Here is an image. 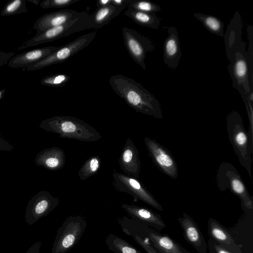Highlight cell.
<instances>
[{"mask_svg":"<svg viewBox=\"0 0 253 253\" xmlns=\"http://www.w3.org/2000/svg\"><path fill=\"white\" fill-rule=\"evenodd\" d=\"M109 83L116 93L135 111L157 119L163 118L158 100L140 83L121 74L111 76Z\"/></svg>","mask_w":253,"mask_h":253,"instance_id":"6da1fadb","label":"cell"},{"mask_svg":"<svg viewBox=\"0 0 253 253\" xmlns=\"http://www.w3.org/2000/svg\"><path fill=\"white\" fill-rule=\"evenodd\" d=\"M39 126L62 138L93 142L101 138L99 132L89 124L72 116H55L42 121Z\"/></svg>","mask_w":253,"mask_h":253,"instance_id":"7a4b0ae2","label":"cell"},{"mask_svg":"<svg viewBox=\"0 0 253 253\" xmlns=\"http://www.w3.org/2000/svg\"><path fill=\"white\" fill-rule=\"evenodd\" d=\"M226 122L229 140L240 164L247 170L252 180V143L244 127L242 118L238 112L233 111L227 115Z\"/></svg>","mask_w":253,"mask_h":253,"instance_id":"3957f363","label":"cell"},{"mask_svg":"<svg viewBox=\"0 0 253 253\" xmlns=\"http://www.w3.org/2000/svg\"><path fill=\"white\" fill-rule=\"evenodd\" d=\"M91 28H93L92 15L86 11L81 12L78 17L67 23L35 35L32 39L24 42L18 49L52 42L69 36L72 34Z\"/></svg>","mask_w":253,"mask_h":253,"instance_id":"277c9868","label":"cell"},{"mask_svg":"<svg viewBox=\"0 0 253 253\" xmlns=\"http://www.w3.org/2000/svg\"><path fill=\"white\" fill-rule=\"evenodd\" d=\"M215 181L221 191L229 190L241 200L245 208L253 210V197L234 165L228 162L221 163L217 170Z\"/></svg>","mask_w":253,"mask_h":253,"instance_id":"5b68a950","label":"cell"},{"mask_svg":"<svg viewBox=\"0 0 253 253\" xmlns=\"http://www.w3.org/2000/svg\"><path fill=\"white\" fill-rule=\"evenodd\" d=\"M85 217L70 215L57 230L51 253H66L79 242L86 227Z\"/></svg>","mask_w":253,"mask_h":253,"instance_id":"8992f818","label":"cell"},{"mask_svg":"<svg viewBox=\"0 0 253 253\" xmlns=\"http://www.w3.org/2000/svg\"><path fill=\"white\" fill-rule=\"evenodd\" d=\"M112 177V185L116 191L129 194L135 201L139 200L158 211H163L161 204L138 179L115 170Z\"/></svg>","mask_w":253,"mask_h":253,"instance_id":"52a82bcc","label":"cell"},{"mask_svg":"<svg viewBox=\"0 0 253 253\" xmlns=\"http://www.w3.org/2000/svg\"><path fill=\"white\" fill-rule=\"evenodd\" d=\"M96 34V31H93L78 37L75 40L59 47L41 61L29 66L27 70L34 71L65 61L88 46L94 39Z\"/></svg>","mask_w":253,"mask_h":253,"instance_id":"ba28073f","label":"cell"},{"mask_svg":"<svg viewBox=\"0 0 253 253\" xmlns=\"http://www.w3.org/2000/svg\"><path fill=\"white\" fill-rule=\"evenodd\" d=\"M122 35L124 44L130 57L144 70H146V53L155 49L154 42L138 32L126 27L123 28Z\"/></svg>","mask_w":253,"mask_h":253,"instance_id":"9c48e42d","label":"cell"},{"mask_svg":"<svg viewBox=\"0 0 253 253\" xmlns=\"http://www.w3.org/2000/svg\"><path fill=\"white\" fill-rule=\"evenodd\" d=\"M134 233L141 237H146L159 253H191L169 236L161 234L138 220L135 223Z\"/></svg>","mask_w":253,"mask_h":253,"instance_id":"30bf717a","label":"cell"},{"mask_svg":"<svg viewBox=\"0 0 253 253\" xmlns=\"http://www.w3.org/2000/svg\"><path fill=\"white\" fill-rule=\"evenodd\" d=\"M58 198L47 191H40L29 200L26 209L25 218L28 225H32L46 216L59 205Z\"/></svg>","mask_w":253,"mask_h":253,"instance_id":"8fae6325","label":"cell"},{"mask_svg":"<svg viewBox=\"0 0 253 253\" xmlns=\"http://www.w3.org/2000/svg\"><path fill=\"white\" fill-rule=\"evenodd\" d=\"M149 155L156 167L163 173L175 179L178 171L176 162L171 153L154 139L144 138Z\"/></svg>","mask_w":253,"mask_h":253,"instance_id":"7c38bea8","label":"cell"},{"mask_svg":"<svg viewBox=\"0 0 253 253\" xmlns=\"http://www.w3.org/2000/svg\"><path fill=\"white\" fill-rule=\"evenodd\" d=\"M234 50L232 64L229 66V71L233 81V85L239 91L244 90L246 93L252 92L249 85L248 58L244 47Z\"/></svg>","mask_w":253,"mask_h":253,"instance_id":"4fadbf2b","label":"cell"},{"mask_svg":"<svg viewBox=\"0 0 253 253\" xmlns=\"http://www.w3.org/2000/svg\"><path fill=\"white\" fill-rule=\"evenodd\" d=\"M177 221L183 229V236L199 253H208V246L203 234L196 221L187 213L184 212Z\"/></svg>","mask_w":253,"mask_h":253,"instance_id":"5bb4252c","label":"cell"},{"mask_svg":"<svg viewBox=\"0 0 253 253\" xmlns=\"http://www.w3.org/2000/svg\"><path fill=\"white\" fill-rule=\"evenodd\" d=\"M121 169L126 175L138 179L141 169L139 151L133 141L128 137L118 160Z\"/></svg>","mask_w":253,"mask_h":253,"instance_id":"9a60e30c","label":"cell"},{"mask_svg":"<svg viewBox=\"0 0 253 253\" xmlns=\"http://www.w3.org/2000/svg\"><path fill=\"white\" fill-rule=\"evenodd\" d=\"M81 13L76 10L64 9L43 15L34 23L33 29L37 31L35 35L62 25L78 17Z\"/></svg>","mask_w":253,"mask_h":253,"instance_id":"2e32d148","label":"cell"},{"mask_svg":"<svg viewBox=\"0 0 253 253\" xmlns=\"http://www.w3.org/2000/svg\"><path fill=\"white\" fill-rule=\"evenodd\" d=\"M168 36L163 45V59L165 64L170 69H176L182 56L178 33L174 26L163 27Z\"/></svg>","mask_w":253,"mask_h":253,"instance_id":"e0dca14e","label":"cell"},{"mask_svg":"<svg viewBox=\"0 0 253 253\" xmlns=\"http://www.w3.org/2000/svg\"><path fill=\"white\" fill-rule=\"evenodd\" d=\"M121 208L132 219L138 220L158 231H161L166 225L161 215L147 208L134 205L123 204Z\"/></svg>","mask_w":253,"mask_h":253,"instance_id":"ac0fdd59","label":"cell"},{"mask_svg":"<svg viewBox=\"0 0 253 253\" xmlns=\"http://www.w3.org/2000/svg\"><path fill=\"white\" fill-rule=\"evenodd\" d=\"M59 47L53 46H46L19 54L11 58L8 65L13 68H27L29 66L41 61L57 50Z\"/></svg>","mask_w":253,"mask_h":253,"instance_id":"d6986e66","label":"cell"},{"mask_svg":"<svg viewBox=\"0 0 253 253\" xmlns=\"http://www.w3.org/2000/svg\"><path fill=\"white\" fill-rule=\"evenodd\" d=\"M208 231L210 238L232 253H242L231 234L218 221L210 218L208 221Z\"/></svg>","mask_w":253,"mask_h":253,"instance_id":"ffe728a7","label":"cell"},{"mask_svg":"<svg viewBox=\"0 0 253 253\" xmlns=\"http://www.w3.org/2000/svg\"><path fill=\"white\" fill-rule=\"evenodd\" d=\"M35 162L36 165L50 170L61 169L65 164V154L57 147L45 148L37 155Z\"/></svg>","mask_w":253,"mask_h":253,"instance_id":"44dd1931","label":"cell"},{"mask_svg":"<svg viewBox=\"0 0 253 253\" xmlns=\"http://www.w3.org/2000/svg\"><path fill=\"white\" fill-rule=\"evenodd\" d=\"M126 7L117 6L111 4L97 7L92 15L93 28L100 29L108 24L113 19L118 16Z\"/></svg>","mask_w":253,"mask_h":253,"instance_id":"7402d4cb","label":"cell"},{"mask_svg":"<svg viewBox=\"0 0 253 253\" xmlns=\"http://www.w3.org/2000/svg\"><path fill=\"white\" fill-rule=\"evenodd\" d=\"M125 14L137 24L153 29H159L161 19L155 13L139 11L127 7Z\"/></svg>","mask_w":253,"mask_h":253,"instance_id":"603a6c76","label":"cell"},{"mask_svg":"<svg viewBox=\"0 0 253 253\" xmlns=\"http://www.w3.org/2000/svg\"><path fill=\"white\" fill-rule=\"evenodd\" d=\"M105 244L114 253H143L126 240L110 233L106 238Z\"/></svg>","mask_w":253,"mask_h":253,"instance_id":"cb8c5ba5","label":"cell"},{"mask_svg":"<svg viewBox=\"0 0 253 253\" xmlns=\"http://www.w3.org/2000/svg\"><path fill=\"white\" fill-rule=\"evenodd\" d=\"M194 17L200 21L210 32L220 37L224 35V23L217 17L200 13H194Z\"/></svg>","mask_w":253,"mask_h":253,"instance_id":"d4e9b609","label":"cell"},{"mask_svg":"<svg viewBox=\"0 0 253 253\" xmlns=\"http://www.w3.org/2000/svg\"><path fill=\"white\" fill-rule=\"evenodd\" d=\"M101 165V159L98 156H91L87 159L79 170L78 176L80 179L84 180L96 174Z\"/></svg>","mask_w":253,"mask_h":253,"instance_id":"484cf974","label":"cell"},{"mask_svg":"<svg viewBox=\"0 0 253 253\" xmlns=\"http://www.w3.org/2000/svg\"><path fill=\"white\" fill-rule=\"evenodd\" d=\"M127 7L149 13H156L161 10V7L159 4L151 1L142 0H131Z\"/></svg>","mask_w":253,"mask_h":253,"instance_id":"4316f807","label":"cell"},{"mask_svg":"<svg viewBox=\"0 0 253 253\" xmlns=\"http://www.w3.org/2000/svg\"><path fill=\"white\" fill-rule=\"evenodd\" d=\"M70 79V76L66 74H53L43 78L41 81V84L44 85L59 87L65 85Z\"/></svg>","mask_w":253,"mask_h":253,"instance_id":"83f0119b","label":"cell"},{"mask_svg":"<svg viewBox=\"0 0 253 253\" xmlns=\"http://www.w3.org/2000/svg\"><path fill=\"white\" fill-rule=\"evenodd\" d=\"M24 9L26 10L25 1L14 0L7 4L3 7L0 14L2 16L10 15L24 12Z\"/></svg>","mask_w":253,"mask_h":253,"instance_id":"f1b7e54d","label":"cell"},{"mask_svg":"<svg viewBox=\"0 0 253 253\" xmlns=\"http://www.w3.org/2000/svg\"><path fill=\"white\" fill-rule=\"evenodd\" d=\"M80 0H45L40 4L43 8H65Z\"/></svg>","mask_w":253,"mask_h":253,"instance_id":"f546056e","label":"cell"},{"mask_svg":"<svg viewBox=\"0 0 253 253\" xmlns=\"http://www.w3.org/2000/svg\"><path fill=\"white\" fill-rule=\"evenodd\" d=\"M131 237L147 253H159L152 246L149 239L146 237H140L137 235H133Z\"/></svg>","mask_w":253,"mask_h":253,"instance_id":"4dcf8cb0","label":"cell"},{"mask_svg":"<svg viewBox=\"0 0 253 253\" xmlns=\"http://www.w3.org/2000/svg\"><path fill=\"white\" fill-rule=\"evenodd\" d=\"M207 246L210 253H232L211 238L208 240Z\"/></svg>","mask_w":253,"mask_h":253,"instance_id":"1f68e13d","label":"cell"},{"mask_svg":"<svg viewBox=\"0 0 253 253\" xmlns=\"http://www.w3.org/2000/svg\"><path fill=\"white\" fill-rule=\"evenodd\" d=\"M14 52H5L0 51V67L8 63L9 61L13 57Z\"/></svg>","mask_w":253,"mask_h":253,"instance_id":"d6a6232c","label":"cell"},{"mask_svg":"<svg viewBox=\"0 0 253 253\" xmlns=\"http://www.w3.org/2000/svg\"><path fill=\"white\" fill-rule=\"evenodd\" d=\"M42 242L37 241L32 245L25 253H40L42 247Z\"/></svg>","mask_w":253,"mask_h":253,"instance_id":"836d02e7","label":"cell"},{"mask_svg":"<svg viewBox=\"0 0 253 253\" xmlns=\"http://www.w3.org/2000/svg\"><path fill=\"white\" fill-rule=\"evenodd\" d=\"M131 0H111V4L120 7H126Z\"/></svg>","mask_w":253,"mask_h":253,"instance_id":"e575fe53","label":"cell"},{"mask_svg":"<svg viewBox=\"0 0 253 253\" xmlns=\"http://www.w3.org/2000/svg\"><path fill=\"white\" fill-rule=\"evenodd\" d=\"M111 0H99L97 1L96 5L97 7H100L110 4Z\"/></svg>","mask_w":253,"mask_h":253,"instance_id":"d590c367","label":"cell"},{"mask_svg":"<svg viewBox=\"0 0 253 253\" xmlns=\"http://www.w3.org/2000/svg\"></svg>","mask_w":253,"mask_h":253,"instance_id":"8d00e7d4","label":"cell"}]
</instances>
